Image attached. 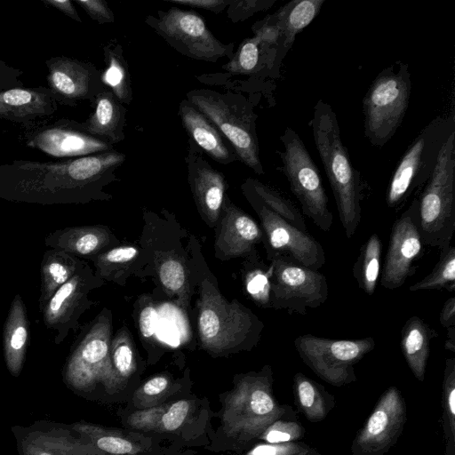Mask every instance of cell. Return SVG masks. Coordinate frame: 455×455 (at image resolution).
<instances>
[{"instance_id":"39","label":"cell","mask_w":455,"mask_h":455,"mask_svg":"<svg viewBox=\"0 0 455 455\" xmlns=\"http://www.w3.org/2000/svg\"><path fill=\"white\" fill-rule=\"evenodd\" d=\"M295 381L299 400L305 412L311 419L322 418L324 411L315 385L300 373L296 375Z\"/></svg>"},{"instance_id":"42","label":"cell","mask_w":455,"mask_h":455,"mask_svg":"<svg viewBox=\"0 0 455 455\" xmlns=\"http://www.w3.org/2000/svg\"><path fill=\"white\" fill-rule=\"evenodd\" d=\"M190 411L191 403L187 400H180L166 404L159 421L157 432L176 431L188 419Z\"/></svg>"},{"instance_id":"36","label":"cell","mask_w":455,"mask_h":455,"mask_svg":"<svg viewBox=\"0 0 455 455\" xmlns=\"http://www.w3.org/2000/svg\"><path fill=\"white\" fill-rule=\"evenodd\" d=\"M455 290V246L440 250L439 259L432 271L409 287L410 291L422 290Z\"/></svg>"},{"instance_id":"49","label":"cell","mask_w":455,"mask_h":455,"mask_svg":"<svg viewBox=\"0 0 455 455\" xmlns=\"http://www.w3.org/2000/svg\"><path fill=\"white\" fill-rule=\"evenodd\" d=\"M156 312L153 307H144L139 316V327L144 338H150L156 329Z\"/></svg>"},{"instance_id":"23","label":"cell","mask_w":455,"mask_h":455,"mask_svg":"<svg viewBox=\"0 0 455 455\" xmlns=\"http://www.w3.org/2000/svg\"><path fill=\"white\" fill-rule=\"evenodd\" d=\"M225 216L216 240L218 251L235 257L249 254L262 241L264 235L249 215L224 199Z\"/></svg>"},{"instance_id":"21","label":"cell","mask_w":455,"mask_h":455,"mask_svg":"<svg viewBox=\"0 0 455 455\" xmlns=\"http://www.w3.org/2000/svg\"><path fill=\"white\" fill-rule=\"evenodd\" d=\"M188 181L195 200L211 221L219 218L225 199L226 180L190 145L187 157Z\"/></svg>"},{"instance_id":"53","label":"cell","mask_w":455,"mask_h":455,"mask_svg":"<svg viewBox=\"0 0 455 455\" xmlns=\"http://www.w3.org/2000/svg\"><path fill=\"white\" fill-rule=\"evenodd\" d=\"M20 74L19 70H15L9 65L0 60V91L4 90L1 85H6L9 82H16L18 76Z\"/></svg>"},{"instance_id":"18","label":"cell","mask_w":455,"mask_h":455,"mask_svg":"<svg viewBox=\"0 0 455 455\" xmlns=\"http://www.w3.org/2000/svg\"><path fill=\"white\" fill-rule=\"evenodd\" d=\"M96 279L88 266L82 267L52 295L42 309L43 320L48 329L55 332L54 343L60 345L69 331L75 329L81 314L90 301L89 291Z\"/></svg>"},{"instance_id":"12","label":"cell","mask_w":455,"mask_h":455,"mask_svg":"<svg viewBox=\"0 0 455 455\" xmlns=\"http://www.w3.org/2000/svg\"><path fill=\"white\" fill-rule=\"evenodd\" d=\"M371 336L354 339H336L302 334L294 339V347L317 375L333 384L355 379L353 365L375 348Z\"/></svg>"},{"instance_id":"10","label":"cell","mask_w":455,"mask_h":455,"mask_svg":"<svg viewBox=\"0 0 455 455\" xmlns=\"http://www.w3.org/2000/svg\"><path fill=\"white\" fill-rule=\"evenodd\" d=\"M146 23L170 45L189 58L216 62L233 56L234 44L218 40L196 12L171 7L158 11L157 16H148Z\"/></svg>"},{"instance_id":"28","label":"cell","mask_w":455,"mask_h":455,"mask_svg":"<svg viewBox=\"0 0 455 455\" xmlns=\"http://www.w3.org/2000/svg\"><path fill=\"white\" fill-rule=\"evenodd\" d=\"M108 230L100 226L72 227L58 229L44 240L46 246L74 256H92L101 251L109 243Z\"/></svg>"},{"instance_id":"1","label":"cell","mask_w":455,"mask_h":455,"mask_svg":"<svg viewBox=\"0 0 455 455\" xmlns=\"http://www.w3.org/2000/svg\"><path fill=\"white\" fill-rule=\"evenodd\" d=\"M125 155L110 150L61 161L13 160L0 164V198L10 202L59 204L100 198L116 179Z\"/></svg>"},{"instance_id":"5","label":"cell","mask_w":455,"mask_h":455,"mask_svg":"<svg viewBox=\"0 0 455 455\" xmlns=\"http://www.w3.org/2000/svg\"><path fill=\"white\" fill-rule=\"evenodd\" d=\"M411 92L408 64L397 60L382 69L363 99V133L381 148L395 134L408 109Z\"/></svg>"},{"instance_id":"56","label":"cell","mask_w":455,"mask_h":455,"mask_svg":"<svg viewBox=\"0 0 455 455\" xmlns=\"http://www.w3.org/2000/svg\"><path fill=\"white\" fill-rule=\"evenodd\" d=\"M454 379L451 383L450 391L448 393V405L451 414L455 415V388L453 387Z\"/></svg>"},{"instance_id":"30","label":"cell","mask_w":455,"mask_h":455,"mask_svg":"<svg viewBox=\"0 0 455 455\" xmlns=\"http://www.w3.org/2000/svg\"><path fill=\"white\" fill-rule=\"evenodd\" d=\"M83 266L76 256L52 249L45 251L41 262V293L39 308L44 307L55 291Z\"/></svg>"},{"instance_id":"20","label":"cell","mask_w":455,"mask_h":455,"mask_svg":"<svg viewBox=\"0 0 455 455\" xmlns=\"http://www.w3.org/2000/svg\"><path fill=\"white\" fill-rule=\"evenodd\" d=\"M59 103L46 86L0 91V119L27 126L52 117Z\"/></svg>"},{"instance_id":"40","label":"cell","mask_w":455,"mask_h":455,"mask_svg":"<svg viewBox=\"0 0 455 455\" xmlns=\"http://www.w3.org/2000/svg\"><path fill=\"white\" fill-rule=\"evenodd\" d=\"M138 255L133 246H119L99 254L95 259V266L100 275H108L117 267L131 263Z\"/></svg>"},{"instance_id":"19","label":"cell","mask_w":455,"mask_h":455,"mask_svg":"<svg viewBox=\"0 0 455 455\" xmlns=\"http://www.w3.org/2000/svg\"><path fill=\"white\" fill-rule=\"evenodd\" d=\"M20 455H106L81 437L70 427L36 422L30 427H13Z\"/></svg>"},{"instance_id":"46","label":"cell","mask_w":455,"mask_h":455,"mask_svg":"<svg viewBox=\"0 0 455 455\" xmlns=\"http://www.w3.org/2000/svg\"><path fill=\"white\" fill-rule=\"evenodd\" d=\"M166 404L156 405L134 411L127 418L131 428L143 431H157L161 416Z\"/></svg>"},{"instance_id":"27","label":"cell","mask_w":455,"mask_h":455,"mask_svg":"<svg viewBox=\"0 0 455 455\" xmlns=\"http://www.w3.org/2000/svg\"><path fill=\"white\" fill-rule=\"evenodd\" d=\"M29 322L26 307L17 294L4 323L3 344L6 367L13 377L21 372L28 347Z\"/></svg>"},{"instance_id":"43","label":"cell","mask_w":455,"mask_h":455,"mask_svg":"<svg viewBox=\"0 0 455 455\" xmlns=\"http://www.w3.org/2000/svg\"><path fill=\"white\" fill-rule=\"evenodd\" d=\"M271 268L267 271L255 270L247 279L246 288L251 296L264 307H271L270 303Z\"/></svg>"},{"instance_id":"13","label":"cell","mask_w":455,"mask_h":455,"mask_svg":"<svg viewBox=\"0 0 455 455\" xmlns=\"http://www.w3.org/2000/svg\"><path fill=\"white\" fill-rule=\"evenodd\" d=\"M23 143L55 158H76L113 150V145L91 135L82 122L60 118L22 126Z\"/></svg>"},{"instance_id":"52","label":"cell","mask_w":455,"mask_h":455,"mask_svg":"<svg viewBox=\"0 0 455 455\" xmlns=\"http://www.w3.org/2000/svg\"><path fill=\"white\" fill-rule=\"evenodd\" d=\"M292 447L283 445L260 444L250 451L246 455H288Z\"/></svg>"},{"instance_id":"11","label":"cell","mask_w":455,"mask_h":455,"mask_svg":"<svg viewBox=\"0 0 455 455\" xmlns=\"http://www.w3.org/2000/svg\"><path fill=\"white\" fill-rule=\"evenodd\" d=\"M270 259L271 307L304 315L308 308H316L327 300L328 282L322 273L284 255L275 254Z\"/></svg>"},{"instance_id":"22","label":"cell","mask_w":455,"mask_h":455,"mask_svg":"<svg viewBox=\"0 0 455 455\" xmlns=\"http://www.w3.org/2000/svg\"><path fill=\"white\" fill-rule=\"evenodd\" d=\"M179 115L189 140L194 142L215 162L228 164L238 157L218 128L188 100L180 104Z\"/></svg>"},{"instance_id":"45","label":"cell","mask_w":455,"mask_h":455,"mask_svg":"<svg viewBox=\"0 0 455 455\" xmlns=\"http://www.w3.org/2000/svg\"><path fill=\"white\" fill-rule=\"evenodd\" d=\"M275 0H238L231 1L228 8V17L233 22L247 20L256 12L267 11Z\"/></svg>"},{"instance_id":"31","label":"cell","mask_w":455,"mask_h":455,"mask_svg":"<svg viewBox=\"0 0 455 455\" xmlns=\"http://www.w3.org/2000/svg\"><path fill=\"white\" fill-rule=\"evenodd\" d=\"M70 427L106 455H136L143 450L137 442L117 431L84 422L75 423Z\"/></svg>"},{"instance_id":"38","label":"cell","mask_w":455,"mask_h":455,"mask_svg":"<svg viewBox=\"0 0 455 455\" xmlns=\"http://www.w3.org/2000/svg\"><path fill=\"white\" fill-rule=\"evenodd\" d=\"M171 381L166 376L158 375L146 381L133 395V404L140 409L158 405L167 395Z\"/></svg>"},{"instance_id":"54","label":"cell","mask_w":455,"mask_h":455,"mask_svg":"<svg viewBox=\"0 0 455 455\" xmlns=\"http://www.w3.org/2000/svg\"><path fill=\"white\" fill-rule=\"evenodd\" d=\"M266 440L271 443H278L290 441L292 436L288 431L273 427L267 431L265 436Z\"/></svg>"},{"instance_id":"24","label":"cell","mask_w":455,"mask_h":455,"mask_svg":"<svg viewBox=\"0 0 455 455\" xmlns=\"http://www.w3.org/2000/svg\"><path fill=\"white\" fill-rule=\"evenodd\" d=\"M404 411L398 391L389 388L382 397L358 438V443L366 450L386 446L403 422Z\"/></svg>"},{"instance_id":"50","label":"cell","mask_w":455,"mask_h":455,"mask_svg":"<svg viewBox=\"0 0 455 455\" xmlns=\"http://www.w3.org/2000/svg\"><path fill=\"white\" fill-rule=\"evenodd\" d=\"M42 2L47 5L54 7L59 10L60 12L68 16V18L74 20L77 22H82V19L80 18L76 9L74 6L73 1L69 0H42Z\"/></svg>"},{"instance_id":"15","label":"cell","mask_w":455,"mask_h":455,"mask_svg":"<svg viewBox=\"0 0 455 455\" xmlns=\"http://www.w3.org/2000/svg\"><path fill=\"white\" fill-rule=\"evenodd\" d=\"M244 194L259 217L267 237L268 259L275 254L287 256L294 262L318 270L326 261L322 244L268 209L250 189Z\"/></svg>"},{"instance_id":"25","label":"cell","mask_w":455,"mask_h":455,"mask_svg":"<svg viewBox=\"0 0 455 455\" xmlns=\"http://www.w3.org/2000/svg\"><path fill=\"white\" fill-rule=\"evenodd\" d=\"M325 0H292L274 14L281 28L272 76L277 77L282 61L291 50L296 36L317 16Z\"/></svg>"},{"instance_id":"16","label":"cell","mask_w":455,"mask_h":455,"mask_svg":"<svg viewBox=\"0 0 455 455\" xmlns=\"http://www.w3.org/2000/svg\"><path fill=\"white\" fill-rule=\"evenodd\" d=\"M423 245L418 222V199L415 198L392 226L380 284L387 290L403 286L413 275L414 263Z\"/></svg>"},{"instance_id":"33","label":"cell","mask_w":455,"mask_h":455,"mask_svg":"<svg viewBox=\"0 0 455 455\" xmlns=\"http://www.w3.org/2000/svg\"><path fill=\"white\" fill-rule=\"evenodd\" d=\"M275 58L266 52L257 37L244 39L222 68L232 74L252 75L267 69L272 73Z\"/></svg>"},{"instance_id":"6","label":"cell","mask_w":455,"mask_h":455,"mask_svg":"<svg viewBox=\"0 0 455 455\" xmlns=\"http://www.w3.org/2000/svg\"><path fill=\"white\" fill-rule=\"evenodd\" d=\"M454 132L453 116H437L419 132L397 162L389 180L386 193L389 208L398 207L426 184L444 143Z\"/></svg>"},{"instance_id":"51","label":"cell","mask_w":455,"mask_h":455,"mask_svg":"<svg viewBox=\"0 0 455 455\" xmlns=\"http://www.w3.org/2000/svg\"><path fill=\"white\" fill-rule=\"evenodd\" d=\"M440 324L444 328L455 326V297L449 298L442 307L439 315Z\"/></svg>"},{"instance_id":"9","label":"cell","mask_w":455,"mask_h":455,"mask_svg":"<svg viewBox=\"0 0 455 455\" xmlns=\"http://www.w3.org/2000/svg\"><path fill=\"white\" fill-rule=\"evenodd\" d=\"M280 413L267 380L259 376H247L225 399L223 431L229 436L249 440L264 432Z\"/></svg>"},{"instance_id":"2","label":"cell","mask_w":455,"mask_h":455,"mask_svg":"<svg viewBox=\"0 0 455 455\" xmlns=\"http://www.w3.org/2000/svg\"><path fill=\"white\" fill-rule=\"evenodd\" d=\"M316 150L327 175L347 238L361 221L360 174L343 144L337 116L331 106L318 100L308 124Z\"/></svg>"},{"instance_id":"26","label":"cell","mask_w":455,"mask_h":455,"mask_svg":"<svg viewBox=\"0 0 455 455\" xmlns=\"http://www.w3.org/2000/svg\"><path fill=\"white\" fill-rule=\"evenodd\" d=\"M94 108L91 116L82 122L91 135L111 145L124 139L126 108L106 87L92 101Z\"/></svg>"},{"instance_id":"29","label":"cell","mask_w":455,"mask_h":455,"mask_svg":"<svg viewBox=\"0 0 455 455\" xmlns=\"http://www.w3.org/2000/svg\"><path fill=\"white\" fill-rule=\"evenodd\" d=\"M437 336L435 330L418 315L411 316L401 330L402 352L411 371L419 380L424 379L430 341Z\"/></svg>"},{"instance_id":"7","label":"cell","mask_w":455,"mask_h":455,"mask_svg":"<svg viewBox=\"0 0 455 455\" xmlns=\"http://www.w3.org/2000/svg\"><path fill=\"white\" fill-rule=\"evenodd\" d=\"M280 140L283 149L277 152L282 161L279 169L285 175L291 193L299 200L302 213L322 231L329 232L333 215L315 163L293 129L287 127Z\"/></svg>"},{"instance_id":"4","label":"cell","mask_w":455,"mask_h":455,"mask_svg":"<svg viewBox=\"0 0 455 455\" xmlns=\"http://www.w3.org/2000/svg\"><path fill=\"white\" fill-rule=\"evenodd\" d=\"M187 98L222 133L238 160L257 174L264 173L256 132L257 116L245 99L206 89L190 91Z\"/></svg>"},{"instance_id":"37","label":"cell","mask_w":455,"mask_h":455,"mask_svg":"<svg viewBox=\"0 0 455 455\" xmlns=\"http://www.w3.org/2000/svg\"><path fill=\"white\" fill-rule=\"evenodd\" d=\"M111 392L124 385L135 369L134 354L129 339L122 333L110 345Z\"/></svg>"},{"instance_id":"17","label":"cell","mask_w":455,"mask_h":455,"mask_svg":"<svg viewBox=\"0 0 455 455\" xmlns=\"http://www.w3.org/2000/svg\"><path fill=\"white\" fill-rule=\"evenodd\" d=\"M47 87L59 105L75 107L83 100L93 101L107 86L101 72L90 62L68 56L45 60Z\"/></svg>"},{"instance_id":"8","label":"cell","mask_w":455,"mask_h":455,"mask_svg":"<svg viewBox=\"0 0 455 455\" xmlns=\"http://www.w3.org/2000/svg\"><path fill=\"white\" fill-rule=\"evenodd\" d=\"M262 329V322L247 308L231 305L212 291L202 294L198 330L205 347L220 351L234 345H254Z\"/></svg>"},{"instance_id":"34","label":"cell","mask_w":455,"mask_h":455,"mask_svg":"<svg viewBox=\"0 0 455 455\" xmlns=\"http://www.w3.org/2000/svg\"><path fill=\"white\" fill-rule=\"evenodd\" d=\"M381 251L379 235L371 234L362 245L353 267V275L359 288L369 296L375 292L380 275Z\"/></svg>"},{"instance_id":"3","label":"cell","mask_w":455,"mask_h":455,"mask_svg":"<svg viewBox=\"0 0 455 455\" xmlns=\"http://www.w3.org/2000/svg\"><path fill=\"white\" fill-rule=\"evenodd\" d=\"M418 199V222L424 244L443 250L455 231V132L444 143L436 165Z\"/></svg>"},{"instance_id":"47","label":"cell","mask_w":455,"mask_h":455,"mask_svg":"<svg viewBox=\"0 0 455 455\" xmlns=\"http://www.w3.org/2000/svg\"><path fill=\"white\" fill-rule=\"evenodd\" d=\"M73 3L99 24L114 22V13L104 0H74Z\"/></svg>"},{"instance_id":"14","label":"cell","mask_w":455,"mask_h":455,"mask_svg":"<svg viewBox=\"0 0 455 455\" xmlns=\"http://www.w3.org/2000/svg\"><path fill=\"white\" fill-rule=\"evenodd\" d=\"M110 332L108 321L100 317L78 344L63 373L70 388L89 392L102 383L111 392Z\"/></svg>"},{"instance_id":"32","label":"cell","mask_w":455,"mask_h":455,"mask_svg":"<svg viewBox=\"0 0 455 455\" xmlns=\"http://www.w3.org/2000/svg\"><path fill=\"white\" fill-rule=\"evenodd\" d=\"M106 68L101 72L103 84L108 87L122 104L132 100V82L122 47L108 44L104 48Z\"/></svg>"},{"instance_id":"41","label":"cell","mask_w":455,"mask_h":455,"mask_svg":"<svg viewBox=\"0 0 455 455\" xmlns=\"http://www.w3.org/2000/svg\"><path fill=\"white\" fill-rule=\"evenodd\" d=\"M251 29L263 50L275 58L281 37V28L275 14L267 15L262 20L256 22Z\"/></svg>"},{"instance_id":"48","label":"cell","mask_w":455,"mask_h":455,"mask_svg":"<svg viewBox=\"0 0 455 455\" xmlns=\"http://www.w3.org/2000/svg\"><path fill=\"white\" fill-rule=\"evenodd\" d=\"M168 2L178 5L196 7L214 13L221 12L231 3L224 0H168Z\"/></svg>"},{"instance_id":"44","label":"cell","mask_w":455,"mask_h":455,"mask_svg":"<svg viewBox=\"0 0 455 455\" xmlns=\"http://www.w3.org/2000/svg\"><path fill=\"white\" fill-rule=\"evenodd\" d=\"M159 277L164 287L172 292L179 293L185 286L183 266L174 259H166L160 265Z\"/></svg>"},{"instance_id":"55","label":"cell","mask_w":455,"mask_h":455,"mask_svg":"<svg viewBox=\"0 0 455 455\" xmlns=\"http://www.w3.org/2000/svg\"><path fill=\"white\" fill-rule=\"evenodd\" d=\"M447 350L455 352V326L447 328V338L444 342Z\"/></svg>"},{"instance_id":"35","label":"cell","mask_w":455,"mask_h":455,"mask_svg":"<svg viewBox=\"0 0 455 455\" xmlns=\"http://www.w3.org/2000/svg\"><path fill=\"white\" fill-rule=\"evenodd\" d=\"M243 186L255 194L273 212L298 229L307 232L305 218L291 201L257 180L248 179Z\"/></svg>"}]
</instances>
